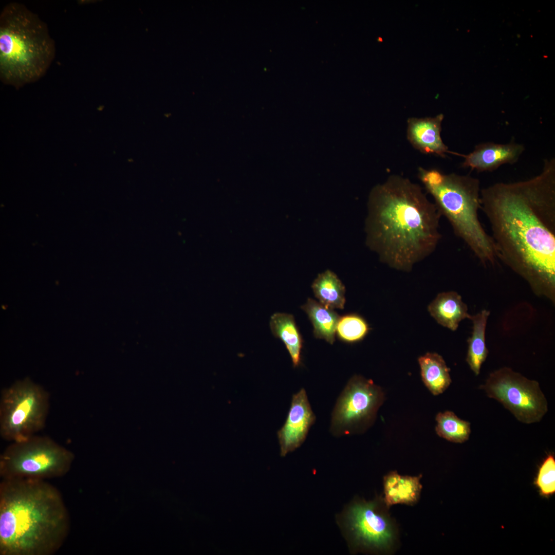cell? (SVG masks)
Listing matches in <instances>:
<instances>
[{
	"label": "cell",
	"instance_id": "cell-10",
	"mask_svg": "<svg viewBox=\"0 0 555 555\" xmlns=\"http://www.w3.org/2000/svg\"><path fill=\"white\" fill-rule=\"evenodd\" d=\"M382 500L354 502L346 509L344 525L351 542L361 550L388 553L395 545L397 529Z\"/></svg>",
	"mask_w": 555,
	"mask_h": 555
},
{
	"label": "cell",
	"instance_id": "cell-4",
	"mask_svg": "<svg viewBox=\"0 0 555 555\" xmlns=\"http://www.w3.org/2000/svg\"><path fill=\"white\" fill-rule=\"evenodd\" d=\"M55 45L48 28L25 5L11 3L0 15V79L16 88L41 79L52 63Z\"/></svg>",
	"mask_w": 555,
	"mask_h": 555
},
{
	"label": "cell",
	"instance_id": "cell-15",
	"mask_svg": "<svg viewBox=\"0 0 555 555\" xmlns=\"http://www.w3.org/2000/svg\"><path fill=\"white\" fill-rule=\"evenodd\" d=\"M421 475L402 476L397 471H391L384 477L383 501L386 506L398 504L413 505L419 499L422 485Z\"/></svg>",
	"mask_w": 555,
	"mask_h": 555
},
{
	"label": "cell",
	"instance_id": "cell-17",
	"mask_svg": "<svg viewBox=\"0 0 555 555\" xmlns=\"http://www.w3.org/2000/svg\"><path fill=\"white\" fill-rule=\"evenodd\" d=\"M422 380L434 395L445 392L451 383L450 368L439 354L428 353L418 358Z\"/></svg>",
	"mask_w": 555,
	"mask_h": 555
},
{
	"label": "cell",
	"instance_id": "cell-19",
	"mask_svg": "<svg viewBox=\"0 0 555 555\" xmlns=\"http://www.w3.org/2000/svg\"><path fill=\"white\" fill-rule=\"evenodd\" d=\"M302 308L312 323L316 338L324 339L332 344L335 340L339 316L332 309L311 299H308Z\"/></svg>",
	"mask_w": 555,
	"mask_h": 555
},
{
	"label": "cell",
	"instance_id": "cell-23",
	"mask_svg": "<svg viewBox=\"0 0 555 555\" xmlns=\"http://www.w3.org/2000/svg\"><path fill=\"white\" fill-rule=\"evenodd\" d=\"M534 484L541 496L548 498L554 494L555 458L553 454H548L541 463Z\"/></svg>",
	"mask_w": 555,
	"mask_h": 555
},
{
	"label": "cell",
	"instance_id": "cell-20",
	"mask_svg": "<svg viewBox=\"0 0 555 555\" xmlns=\"http://www.w3.org/2000/svg\"><path fill=\"white\" fill-rule=\"evenodd\" d=\"M315 297L321 304L331 309H343L345 288L338 276L327 270L319 274L311 286Z\"/></svg>",
	"mask_w": 555,
	"mask_h": 555
},
{
	"label": "cell",
	"instance_id": "cell-11",
	"mask_svg": "<svg viewBox=\"0 0 555 555\" xmlns=\"http://www.w3.org/2000/svg\"><path fill=\"white\" fill-rule=\"evenodd\" d=\"M315 420L316 416L306 391L302 388L293 395L285 422L278 432L282 456L295 450L303 443Z\"/></svg>",
	"mask_w": 555,
	"mask_h": 555
},
{
	"label": "cell",
	"instance_id": "cell-3",
	"mask_svg": "<svg viewBox=\"0 0 555 555\" xmlns=\"http://www.w3.org/2000/svg\"><path fill=\"white\" fill-rule=\"evenodd\" d=\"M69 516L59 490L43 479H2L0 554L52 555L69 533Z\"/></svg>",
	"mask_w": 555,
	"mask_h": 555
},
{
	"label": "cell",
	"instance_id": "cell-6",
	"mask_svg": "<svg viewBox=\"0 0 555 555\" xmlns=\"http://www.w3.org/2000/svg\"><path fill=\"white\" fill-rule=\"evenodd\" d=\"M75 459L74 454L51 438L33 435L12 442L0 456L2 479L45 480L66 475Z\"/></svg>",
	"mask_w": 555,
	"mask_h": 555
},
{
	"label": "cell",
	"instance_id": "cell-9",
	"mask_svg": "<svg viewBox=\"0 0 555 555\" xmlns=\"http://www.w3.org/2000/svg\"><path fill=\"white\" fill-rule=\"evenodd\" d=\"M384 394L372 380L352 377L339 396L332 413L330 431L336 436L361 433L373 423Z\"/></svg>",
	"mask_w": 555,
	"mask_h": 555
},
{
	"label": "cell",
	"instance_id": "cell-21",
	"mask_svg": "<svg viewBox=\"0 0 555 555\" xmlns=\"http://www.w3.org/2000/svg\"><path fill=\"white\" fill-rule=\"evenodd\" d=\"M437 434L449 441L463 443L468 440L471 433L469 421L458 418L450 411L440 412L436 416Z\"/></svg>",
	"mask_w": 555,
	"mask_h": 555
},
{
	"label": "cell",
	"instance_id": "cell-22",
	"mask_svg": "<svg viewBox=\"0 0 555 555\" xmlns=\"http://www.w3.org/2000/svg\"><path fill=\"white\" fill-rule=\"evenodd\" d=\"M369 329L368 324L362 317L352 313L339 318L336 333L341 341L351 343L363 340Z\"/></svg>",
	"mask_w": 555,
	"mask_h": 555
},
{
	"label": "cell",
	"instance_id": "cell-16",
	"mask_svg": "<svg viewBox=\"0 0 555 555\" xmlns=\"http://www.w3.org/2000/svg\"><path fill=\"white\" fill-rule=\"evenodd\" d=\"M269 325L273 336L284 343L293 367L299 366L303 340L293 316L286 313H274L270 317Z\"/></svg>",
	"mask_w": 555,
	"mask_h": 555
},
{
	"label": "cell",
	"instance_id": "cell-14",
	"mask_svg": "<svg viewBox=\"0 0 555 555\" xmlns=\"http://www.w3.org/2000/svg\"><path fill=\"white\" fill-rule=\"evenodd\" d=\"M428 311L438 324L452 331L462 320L471 318L461 297L453 291L438 294L428 306Z\"/></svg>",
	"mask_w": 555,
	"mask_h": 555
},
{
	"label": "cell",
	"instance_id": "cell-13",
	"mask_svg": "<svg viewBox=\"0 0 555 555\" xmlns=\"http://www.w3.org/2000/svg\"><path fill=\"white\" fill-rule=\"evenodd\" d=\"M443 118L440 114L434 117L409 118L407 138L412 145L423 154L446 157L449 151L440 136Z\"/></svg>",
	"mask_w": 555,
	"mask_h": 555
},
{
	"label": "cell",
	"instance_id": "cell-8",
	"mask_svg": "<svg viewBox=\"0 0 555 555\" xmlns=\"http://www.w3.org/2000/svg\"><path fill=\"white\" fill-rule=\"evenodd\" d=\"M479 388L524 423L541 421L548 411V402L539 383L507 367L490 374Z\"/></svg>",
	"mask_w": 555,
	"mask_h": 555
},
{
	"label": "cell",
	"instance_id": "cell-1",
	"mask_svg": "<svg viewBox=\"0 0 555 555\" xmlns=\"http://www.w3.org/2000/svg\"><path fill=\"white\" fill-rule=\"evenodd\" d=\"M497 258L523 278L533 292L555 296V159L529 179L481 189Z\"/></svg>",
	"mask_w": 555,
	"mask_h": 555
},
{
	"label": "cell",
	"instance_id": "cell-2",
	"mask_svg": "<svg viewBox=\"0 0 555 555\" xmlns=\"http://www.w3.org/2000/svg\"><path fill=\"white\" fill-rule=\"evenodd\" d=\"M441 216L418 184L391 175L369 194L366 245L381 262L410 271L436 249L441 238Z\"/></svg>",
	"mask_w": 555,
	"mask_h": 555
},
{
	"label": "cell",
	"instance_id": "cell-18",
	"mask_svg": "<svg viewBox=\"0 0 555 555\" xmlns=\"http://www.w3.org/2000/svg\"><path fill=\"white\" fill-rule=\"evenodd\" d=\"M490 312L483 309L474 316H471L473 327L471 336L468 340V348L466 361L474 374H480L482 364L488 355L486 344V330L487 320Z\"/></svg>",
	"mask_w": 555,
	"mask_h": 555
},
{
	"label": "cell",
	"instance_id": "cell-12",
	"mask_svg": "<svg viewBox=\"0 0 555 555\" xmlns=\"http://www.w3.org/2000/svg\"><path fill=\"white\" fill-rule=\"evenodd\" d=\"M524 150L523 144L512 141L506 144L480 143L467 155L451 151L449 153L464 158L462 168L482 172H492L502 165L516 163Z\"/></svg>",
	"mask_w": 555,
	"mask_h": 555
},
{
	"label": "cell",
	"instance_id": "cell-5",
	"mask_svg": "<svg viewBox=\"0 0 555 555\" xmlns=\"http://www.w3.org/2000/svg\"><path fill=\"white\" fill-rule=\"evenodd\" d=\"M418 177L454 233L483 265H494L498 259L494 242L478 216L480 209L479 180L470 175L445 174L436 169L428 170L421 167Z\"/></svg>",
	"mask_w": 555,
	"mask_h": 555
},
{
	"label": "cell",
	"instance_id": "cell-7",
	"mask_svg": "<svg viewBox=\"0 0 555 555\" xmlns=\"http://www.w3.org/2000/svg\"><path fill=\"white\" fill-rule=\"evenodd\" d=\"M49 409V395L31 379L18 380L4 388L0 397V435L18 442L43 429Z\"/></svg>",
	"mask_w": 555,
	"mask_h": 555
}]
</instances>
